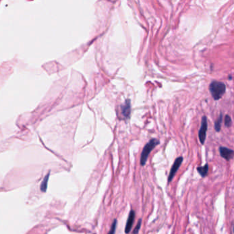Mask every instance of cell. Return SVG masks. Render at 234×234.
I'll return each mask as SVG.
<instances>
[{
    "label": "cell",
    "mask_w": 234,
    "mask_h": 234,
    "mask_svg": "<svg viewBox=\"0 0 234 234\" xmlns=\"http://www.w3.org/2000/svg\"><path fill=\"white\" fill-rule=\"evenodd\" d=\"M211 95L215 100H220L226 91V85L222 82L212 81L209 86Z\"/></svg>",
    "instance_id": "6da1fadb"
},
{
    "label": "cell",
    "mask_w": 234,
    "mask_h": 234,
    "mask_svg": "<svg viewBox=\"0 0 234 234\" xmlns=\"http://www.w3.org/2000/svg\"><path fill=\"white\" fill-rule=\"evenodd\" d=\"M160 144V142L159 140L157 139H151L149 142H148L145 146L143 148L142 155H141V157H140V164L141 166H144L147 161V159L148 156H149L150 153H151V151L153 150L154 148Z\"/></svg>",
    "instance_id": "7a4b0ae2"
},
{
    "label": "cell",
    "mask_w": 234,
    "mask_h": 234,
    "mask_svg": "<svg viewBox=\"0 0 234 234\" xmlns=\"http://www.w3.org/2000/svg\"><path fill=\"white\" fill-rule=\"evenodd\" d=\"M207 118L205 116L202 117L201 119V124H200V128L199 131V138L200 142L201 144H204L206 139L207 131Z\"/></svg>",
    "instance_id": "3957f363"
},
{
    "label": "cell",
    "mask_w": 234,
    "mask_h": 234,
    "mask_svg": "<svg viewBox=\"0 0 234 234\" xmlns=\"http://www.w3.org/2000/svg\"><path fill=\"white\" fill-rule=\"evenodd\" d=\"M183 158L182 157H179L175 159V161H174L173 163L171 170H170V174H169L168 179V183H170V182L172 181L173 178L174 177V176H175V174L177 172V170H179V168H180L181 163L182 162H183Z\"/></svg>",
    "instance_id": "277c9868"
},
{
    "label": "cell",
    "mask_w": 234,
    "mask_h": 234,
    "mask_svg": "<svg viewBox=\"0 0 234 234\" xmlns=\"http://www.w3.org/2000/svg\"><path fill=\"white\" fill-rule=\"evenodd\" d=\"M219 152L220 155L222 158H224L225 160L229 161L234 157V150L229 149L228 148L220 146L219 148Z\"/></svg>",
    "instance_id": "5b68a950"
},
{
    "label": "cell",
    "mask_w": 234,
    "mask_h": 234,
    "mask_svg": "<svg viewBox=\"0 0 234 234\" xmlns=\"http://www.w3.org/2000/svg\"><path fill=\"white\" fill-rule=\"evenodd\" d=\"M135 213L133 210H131L130 211L127 222H126V225L125 226V233H128L132 229V226L133 225V222L135 220Z\"/></svg>",
    "instance_id": "8992f818"
},
{
    "label": "cell",
    "mask_w": 234,
    "mask_h": 234,
    "mask_svg": "<svg viewBox=\"0 0 234 234\" xmlns=\"http://www.w3.org/2000/svg\"><path fill=\"white\" fill-rule=\"evenodd\" d=\"M121 109L122 116L125 118H128L130 116V114H131V100H126L124 105L121 106Z\"/></svg>",
    "instance_id": "52a82bcc"
},
{
    "label": "cell",
    "mask_w": 234,
    "mask_h": 234,
    "mask_svg": "<svg viewBox=\"0 0 234 234\" xmlns=\"http://www.w3.org/2000/svg\"><path fill=\"white\" fill-rule=\"evenodd\" d=\"M196 170L200 176L202 177H205L207 175L208 170H209V165H208V163H206L203 166H199Z\"/></svg>",
    "instance_id": "ba28073f"
},
{
    "label": "cell",
    "mask_w": 234,
    "mask_h": 234,
    "mask_svg": "<svg viewBox=\"0 0 234 234\" xmlns=\"http://www.w3.org/2000/svg\"><path fill=\"white\" fill-rule=\"evenodd\" d=\"M222 118H223V115H222V113H220V116L217 119V120L215 122L214 124V128L216 130V132H219L220 131L221 129V124L222 122Z\"/></svg>",
    "instance_id": "9c48e42d"
},
{
    "label": "cell",
    "mask_w": 234,
    "mask_h": 234,
    "mask_svg": "<svg viewBox=\"0 0 234 234\" xmlns=\"http://www.w3.org/2000/svg\"><path fill=\"white\" fill-rule=\"evenodd\" d=\"M50 175V172H48L47 175L44 177V179L42 181L41 184V190L42 192H46V189L47 188V183H48V180H49V177Z\"/></svg>",
    "instance_id": "30bf717a"
},
{
    "label": "cell",
    "mask_w": 234,
    "mask_h": 234,
    "mask_svg": "<svg viewBox=\"0 0 234 234\" xmlns=\"http://www.w3.org/2000/svg\"><path fill=\"white\" fill-rule=\"evenodd\" d=\"M232 124V121H231V118L230 117L229 115H226L225 117V125L226 126V127H230Z\"/></svg>",
    "instance_id": "8fae6325"
},
{
    "label": "cell",
    "mask_w": 234,
    "mask_h": 234,
    "mask_svg": "<svg viewBox=\"0 0 234 234\" xmlns=\"http://www.w3.org/2000/svg\"><path fill=\"white\" fill-rule=\"evenodd\" d=\"M116 226H117V220L116 219V220H113V222L112 223V225H111V229H110V231H109L108 234H115V233H116Z\"/></svg>",
    "instance_id": "7c38bea8"
},
{
    "label": "cell",
    "mask_w": 234,
    "mask_h": 234,
    "mask_svg": "<svg viewBox=\"0 0 234 234\" xmlns=\"http://www.w3.org/2000/svg\"><path fill=\"white\" fill-rule=\"evenodd\" d=\"M141 225H142V220L139 219L138 222H137V225L135 226V228L134 229V230H133L132 234H138V232H139L140 227H141Z\"/></svg>",
    "instance_id": "4fadbf2b"
},
{
    "label": "cell",
    "mask_w": 234,
    "mask_h": 234,
    "mask_svg": "<svg viewBox=\"0 0 234 234\" xmlns=\"http://www.w3.org/2000/svg\"><path fill=\"white\" fill-rule=\"evenodd\" d=\"M233 233H234V227H233Z\"/></svg>",
    "instance_id": "5bb4252c"
}]
</instances>
